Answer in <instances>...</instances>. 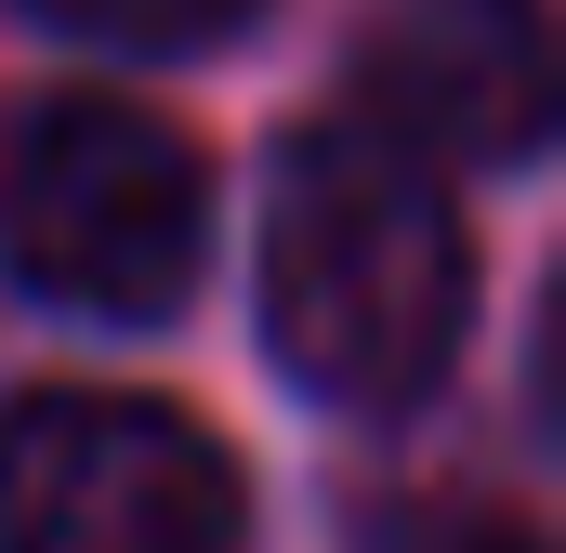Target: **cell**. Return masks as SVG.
Here are the masks:
<instances>
[{
    "label": "cell",
    "instance_id": "obj_1",
    "mask_svg": "<svg viewBox=\"0 0 566 553\" xmlns=\"http://www.w3.org/2000/svg\"><path fill=\"white\" fill-rule=\"evenodd\" d=\"M461 303H474V251L409 145L356 106L290 133L277 211H264V330L316 396L343 409L422 396L461 343Z\"/></svg>",
    "mask_w": 566,
    "mask_h": 553
},
{
    "label": "cell",
    "instance_id": "obj_2",
    "mask_svg": "<svg viewBox=\"0 0 566 553\" xmlns=\"http://www.w3.org/2000/svg\"><path fill=\"white\" fill-rule=\"evenodd\" d=\"M211 238L198 145L119 93H40L0 119V264L80 316H158L185 303Z\"/></svg>",
    "mask_w": 566,
    "mask_h": 553
},
{
    "label": "cell",
    "instance_id": "obj_3",
    "mask_svg": "<svg viewBox=\"0 0 566 553\" xmlns=\"http://www.w3.org/2000/svg\"><path fill=\"white\" fill-rule=\"evenodd\" d=\"M0 553H238V461L145 396L0 409Z\"/></svg>",
    "mask_w": 566,
    "mask_h": 553
},
{
    "label": "cell",
    "instance_id": "obj_4",
    "mask_svg": "<svg viewBox=\"0 0 566 553\" xmlns=\"http://www.w3.org/2000/svg\"><path fill=\"white\" fill-rule=\"evenodd\" d=\"M369 119L409 158H527L554 119L541 0H396L369 40Z\"/></svg>",
    "mask_w": 566,
    "mask_h": 553
},
{
    "label": "cell",
    "instance_id": "obj_5",
    "mask_svg": "<svg viewBox=\"0 0 566 553\" xmlns=\"http://www.w3.org/2000/svg\"><path fill=\"white\" fill-rule=\"evenodd\" d=\"M27 13H53V27H80V40H119V53H198V40H224L251 0H27Z\"/></svg>",
    "mask_w": 566,
    "mask_h": 553
},
{
    "label": "cell",
    "instance_id": "obj_6",
    "mask_svg": "<svg viewBox=\"0 0 566 553\" xmlns=\"http://www.w3.org/2000/svg\"><path fill=\"white\" fill-rule=\"evenodd\" d=\"M369 553H541V528L527 514H488V501H396L369 528Z\"/></svg>",
    "mask_w": 566,
    "mask_h": 553
}]
</instances>
